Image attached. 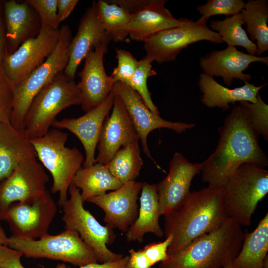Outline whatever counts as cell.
<instances>
[{"instance_id":"obj_35","label":"cell","mask_w":268,"mask_h":268,"mask_svg":"<svg viewBox=\"0 0 268 268\" xmlns=\"http://www.w3.org/2000/svg\"><path fill=\"white\" fill-rule=\"evenodd\" d=\"M118 64L111 76L115 82L128 85L138 66V61L128 51L116 48Z\"/></svg>"},{"instance_id":"obj_47","label":"cell","mask_w":268,"mask_h":268,"mask_svg":"<svg viewBox=\"0 0 268 268\" xmlns=\"http://www.w3.org/2000/svg\"><path fill=\"white\" fill-rule=\"evenodd\" d=\"M263 268H268V255L265 258L263 264Z\"/></svg>"},{"instance_id":"obj_7","label":"cell","mask_w":268,"mask_h":268,"mask_svg":"<svg viewBox=\"0 0 268 268\" xmlns=\"http://www.w3.org/2000/svg\"><path fill=\"white\" fill-rule=\"evenodd\" d=\"M58 43L53 53L39 67L13 87L10 123L23 129L24 117L34 98L58 74L66 68L69 58L72 33L69 26L62 25Z\"/></svg>"},{"instance_id":"obj_26","label":"cell","mask_w":268,"mask_h":268,"mask_svg":"<svg viewBox=\"0 0 268 268\" xmlns=\"http://www.w3.org/2000/svg\"><path fill=\"white\" fill-rule=\"evenodd\" d=\"M141 191L137 217L126 232L128 242H142L147 233H151L159 238L164 235L159 222L161 215L156 185L144 182Z\"/></svg>"},{"instance_id":"obj_28","label":"cell","mask_w":268,"mask_h":268,"mask_svg":"<svg viewBox=\"0 0 268 268\" xmlns=\"http://www.w3.org/2000/svg\"><path fill=\"white\" fill-rule=\"evenodd\" d=\"M268 251V214L256 229L244 235L241 248L231 262L233 268H263Z\"/></svg>"},{"instance_id":"obj_46","label":"cell","mask_w":268,"mask_h":268,"mask_svg":"<svg viewBox=\"0 0 268 268\" xmlns=\"http://www.w3.org/2000/svg\"><path fill=\"white\" fill-rule=\"evenodd\" d=\"M8 239L9 237L7 236L4 229L1 225L0 222V246H8Z\"/></svg>"},{"instance_id":"obj_29","label":"cell","mask_w":268,"mask_h":268,"mask_svg":"<svg viewBox=\"0 0 268 268\" xmlns=\"http://www.w3.org/2000/svg\"><path fill=\"white\" fill-rule=\"evenodd\" d=\"M247 32L256 41L257 56L268 50V0H249L241 11Z\"/></svg>"},{"instance_id":"obj_30","label":"cell","mask_w":268,"mask_h":268,"mask_svg":"<svg viewBox=\"0 0 268 268\" xmlns=\"http://www.w3.org/2000/svg\"><path fill=\"white\" fill-rule=\"evenodd\" d=\"M139 137L123 146L106 165L111 173L123 184L135 181L143 165Z\"/></svg>"},{"instance_id":"obj_39","label":"cell","mask_w":268,"mask_h":268,"mask_svg":"<svg viewBox=\"0 0 268 268\" xmlns=\"http://www.w3.org/2000/svg\"><path fill=\"white\" fill-rule=\"evenodd\" d=\"M172 240L173 236L169 235L166 237L163 241L149 243L142 249L152 266L157 263L164 261L168 258V249Z\"/></svg>"},{"instance_id":"obj_4","label":"cell","mask_w":268,"mask_h":268,"mask_svg":"<svg viewBox=\"0 0 268 268\" xmlns=\"http://www.w3.org/2000/svg\"><path fill=\"white\" fill-rule=\"evenodd\" d=\"M64 71L58 74L39 92L27 110L23 129L30 139L46 134L62 111L81 104L80 92L77 83Z\"/></svg>"},{"instance_id":"obj_16","label":"cell","mask_w":268,"mask_h":268,"mask_svg":"<svg viewBox=\"0 0 268 268\" xmlns=\"http://www.w3.org/2000/svg\"><path fill=\"white\" fill-rule=\"evenodd\" d=\"M108 51V45L102 44L85 58L83 68L78 73L77 83L81 95V106L85 113L103 103L112 91L115 82L105 71L103 58Z\"/></svg>"},{"instance_id":"obj_3","label":"cell","mask_w":268,"mask_h":268,"mask_svg":"<svg viewBox=\"0 0 268 268\" xmlns=\"http://www.w3.org/2000/svg\"><path fill=\"white\" fill-rule=\"evenodd\" d=\"M245 233L228 218L216 230L194 240L182 250L168 255L159 268H222L238 254Z\"/></svg>"},{"instance_id":"obj_23","label":"cell","mask_w":268,"mask_h":268,"mask_svg":"<svg viewBox=\"0 0 268 268\" xmlns=\"http://www.w3.org/2000/svg\"><path fill=\"white\" fill-rule=\"evenodd\" d=\"M37 158L34 147L23 129L10 121L0 124V183L22 161Z\"/></svg>"},{"instance_id":"obj_50","label":"cell","mask_w":268,"mask_h":268,"mask_svg":"<svg viewBox=\"0 0 268 268\" xmlns=\"http://www.w3.org/2000/svg\"></svg>"},{"instance_id":"obj_36","label":"cell","mask_w":268,"mask_h":268,"mask_svg":"<svg viewBox=\"0 0 268 268\" xmlns=\"http://www.w3.org/2000/svg\"><path fill=\"white\" fill-rule=\"evenodd\" d=\"M248 109L253 125L258 134L268 138V106L262 99L259 93L254 103L240 102Z\"/></svg>"},{"instance_id":"obj_5","label":"cell","mask_w":268,"mask_h":268,"mask_svg":"<svg viewBox=\"0 0 268 268\" xmlns=\"http://www.w3.org/2000/svg\"><path fill=\"white\" fill-rule=\"evenodd\" d=\"M68 135L67 133L55 128L50 129L41 137L30 139L37 158L52 175L51 192L59 193L60 206L67 200L73 178L84 162V157L78 148L66 146Z\"/></svg>"},{"instance_id":"obj_27","label":"cell","mask_w":268,"mask_h":268,"mask_svg":"<svg viewBox=\"0 0 268 268\" xmlns=\"http://www.w3.org/2000/svg\"><path fill=\"white\" fill-rule=\"evenodd\" d=\"M71 184L79 190L84 202L92 198L115 191L123 186L110 172L106 165L96 163L88 168L81 167L76 173Z\"/></svg>"},{"instance_id":"obj_48","label":"cell","mask_w":268,"mask_h":268,"mask_svg":"<svg viewBox=\"0 0 268 268\" xmlns=\"http://www.w3.org/2000/svg\"><path fill=\"white\" fill-rule=\"evenodd\" d=\"M232 261L229 262L227 263L223 268H233L231 263Z\"/></svg>"},{"instance_id":"obj_19","label":"cell","mask_w":268,"mask_h":268,"mask_svg":"<svg viewBox=\"0 0 268 268\" xmlns=\"http://www.w3.org/2000/svg\"><path fill=\"white\" fill-rule=\"evenodd\" d=\"M112 108L103 123L97 146L96 163L105 165L121 146L138 137L123 101L116 94Z\"/></svg>"},{"instance_id":"obj_2","label":"cell","mask_w":268,"mask_h":268,"mask_svg":"<svg viewBox=\"0 0 268 268\" xmlns=\"http://www.w3.org/2000/svg\"><path fill=\"white\" fill-rule=\"evenodd\" d=\"M228 218L222 189L208 187L191 193L179 208L165 216L164 235L173 236L168 254L182 250L195 239L218 228Z\"/></svg>"},{"instance_id":"obj_15","label":"cell","mask_w":268,"mask_h":268,"mask_svg":"<svg viewBox=\"0 0 268 268\" xmlns=\"http://www.w3.org/2000/svg\"><path fill=\"white\" fill-rule=\"evenodd\" d=\"M201 172V163H191L181 153H175L168 174L156 185L160 215H168L183 204L191 193L193 178Z\"/></svg>"},{"instance_id":"obj_1","label":"cell","mask_w":268,"mask_h":268,"mask_svg":"<svg viewBox=\"0 0 268 268\" xmlns=\"http://www.w3.org/2000/svg\"><path fill=\"white\" fill-rule=\"evenodd\" d=\"M219 139L215 151L201 163L202 180L208 187L222 189L241 164L252 163L264 168L267 156L260 147L248 109L244 105H235L218 129Z\"/></svg>"},{"instance_id":"obj_20","label":"cell","mask_w":268,"mask_h":268,"mask_svg":"<svg viewBox=\"0 0 268 268\" xmlns=\"http://www.w3.org/2000/svg\"><path fill=\"white\" fill-rule=\"evenodd\" d=\"M254 62L268 65V57L253 56L228 46L222 50L213 51L202 57L200 66L203 73L210 76H220L228 87L234 79L249 81L252 76L244 72Z\"/></svg>"},{"instance_id":"obj_38","label":"cell","mask_w":268,"mask_h":268,"mask_svg":"<svg viewBox=\"0 0 268 268\" xmlns=\"http://www.w3.org/2000/svg\"><path fill=\"white\" fill-rule=\"evenodd\" d=\"M13 86L0 67V124L10 121L12 110Z\"/></svg>"},{"instance_id":"obj_21","label":"cell","mask_w":268,"mask_h":268,"mask_svg":"<svg viewBox=\"0 0 268 268\" xmlns=\"http://www.w3.org/2000/svg\"><path fill=\"white\" fill-rule=\"evenodd\" d=\"M111 41L96 14L93 1L80 19L77 33L72 38L65 74L74 79L77 68L86 56L96 47L108 45Z\"/></svg>"},{"instance_id":"obj_11","label":"cell","mask_w":268,"mask_h":268,"mask_svg":"<svg viewBox=\"0 0 268 268\" xmlns=\"http://www.w3.org/2000/svg\"><path fill=\"white\" fill-rule=\"evenodd\" d=\"M57 211L56 203L46 190L39 195L12 203L3 220L9 223L12 236L36 240L48 234Z\"/></svg>"},{"instance_id":"obj_40","label":"cell","mask_w":268,"mask_h":268,"mask_svg":"<svg viewBox=\"0 0 268 268\" xmlns=\"http://www.w3.org/2000/svg\"><path fill=\"white\" fill-rule=\"evenodd\" d=\"M23 255L20 251L0 246V268H25L20 260Z\"/></svg>"},{"instance_id":"obj_37","label":"cell","mask_w":268,"mask_h":268,"mask_svg":"<svg viewBox=\"0 0 268 268\" xmlns=\"http://www.w3.org/2000/svg\"><path fill=\"white\" fill-rule=\"evenodd\" d=\"M37 13L41 25L54 29H59L60 23L57 15L58 0H26Z\"/></svg>"},{"instance_id":"obj_25","label":"cell","mask_w":268,"mask_h":268,"mask_svg":"<svg viewBox=\"0 0 268 268\" xmlns=\"http://www.w3.org/2000/svg\"><path fill=\"white\" fill-rule=\"evenodd\" d=\"M244 82V85L231 89L223 86L213 77L202 72L200 75L198 82L200 90L203 93L200 100L208 108L217 107L223 111L229 109V104H234L236 102L255 103L259 91L267 84L255 86L249 81Z\"/></svg>"},{"instance_id":"obj_49","label":"cell","mask_w":268,"mask_h":268,"mask_svg":"<svg viewBox=\"0 0 268 268\" xmlns=\"http://www.w3.org/2000/svg\"><path fill=\"white\" fill-rule=\"evenodd\" d=\"M56 268H67V267L64 264H59L57 266Z\"/></svg>"},{"instance_id":"obj_14","label":"cell","mask_w":268,"mask_h":268,"mask_svg":"<svg viewBox=\"0 0 268 268\" xmlns=\"http://www.w3.org/2000/svg\"><path fill=\"white\" fill-rule=\"evenodd\" d=\"M112 91L123 101L141 141L144 153L158 168L161 169L152 157L149 150L147 142L148 134L151 131L160 128L172 130L180 134L194 128L195 125L166 121L160 116L154 114L149 110L137 92L123 83L115 82Z\"/></svg>"},{"instance_id":"obj_10","label":"cell","mask_w":268,"mask_h":268,"mask_svg":"<svg viewBox=\"0 0 268 268\" xmlns=\"http://www.w3.org/2000/svg\"><path fill=\"white\" fill-rule=\"evenodd\" d=\"M181 20L179 25L157 32L143 42L145 56L152 62L173 61L182 50L199 41L224 43L218 33L207 26L205 18L201 16L196 21L181 18Z\"/></svg>"},{"instance_id":"obj_9","label":"cell","mask_w":268,"mask_h":268,"mask_svg":"<svg viewBox=\"0 0 268 268\" xmlns=\"http://www.w3.org/2000/svg\"><path fill=\"white\" fill-rule=\"evenodd\" d=\"M69 198L61 206L62 220L66 230L77 232L83 241L94 251L97 261L101 263L112 262L122 258V254L112 252L107 245L112 243L116 235L114 228L101 225L88 210L84 208L80 190L71 184Z\"/></svg>"},{"instance_id":"obj_6","label":"cell","mask_w":268,"mask_h":268,"mask_svg":"<svg viewBox=\"0 0 268 268\" xmlns=\"http://www.w3.org/2000/svg\"><path fill=\"white\" fill-rule=\"evenodd\" d=\"M268 193V171L252 163L241 164L222 189L227 216L241 226H250L258 203Z\"/></svg>"},{"instance_id":"obj_22","label":"cell","mask_w":268,"mask_h":268,"mask_svg":"<svg viewBox=\"0 0 268 268\" xmlns=\"http://www.w3.org/2000/svg\"><path fill=\"white\" fill-rule=\"evenodd\" d=\"M7 53L11 54L26 40L39 33L41 23L36 11L25 0L3 2Z\"/></svg>"},{"instance_id":"obj_12","label":"cell","mask_w":268,"mask_h":268,"mask_svg":"<svg viewBox=\"0 0 268 268\" xmlns=\"http://www.w3.org/2000/svg\"><path fill=\"white\" fill-rule=\"evenodd\" d=\"M60 29L41 25L38 34L23 42L2 64L3 71L13 87L41 65L55 50L60 38Z\"/></svg>"},{"instance_id":"obj_24","label":"cell","mask_w":268,"mask_h":268,"mask_svg":"<svg viewBox=\"0 0 268 268\" xmlns=\"http://www.w3.org/2000/svg\"><path fill=\"white\" fill-rule=\"evenodd\" d=\"M165 0H150L149 3L131 14L126 31L133 40L144 42L154 34L179 25L181 18H175L165 7Z\"/></svg>"},{"instance_id":"obj_43","label":"cell","mask_w":268,"mask_h":268,"mask_svg":"<svg viewBox=\"0 0 268 268\" xmlns=\"http://www.w3.org/2000/svg\"><path fill=\"white\" fill-rule=\"evenodd\" d=\"M78 2V0H58L57 15L60 23L69 16Z\"/></svg>"},{"instance_id":"obj_45","label":"cell","mask_w":268,"mask_h":268,"mask_svg":"<svg viewBox=\"0 0 268 268\" xmlns=\"http://www.w3.org/2000/svg\"><path fill=\"white\" fill-rule=\"evenodd\" d=\"M2 2L0 1V67L2 66V62L8 54L5 29L2 16Z\"/></svg>"},{"instance_id":"obj_17","label":"cell","mask_w":268,"mask_h":268,"mask_svg":"<svg viewBox=\"0 0 268 268\" xmlns=\"http://www.w3.org/2000/svg\"><path fill=\"white\" fill-rule=\"evenodd\" d=\"M115 95L112 91L103 103L83 115L76 118L56 120L52 125L54 128L69 131L79 139L85 153L82 166L83 168L96 163L95 150L103 123L113 107Z\"/></svg>"},{"instance_id":"obj_31","label":"cell","mask_w":268,"mask_h":268,"mask_svg":"<svg viewBox=\"0 0 268 268\" xmlns=\"http://www.w3.org/2000/svg\"><path fill=\"white\" fill-rule=\"evenodd\" d=\"M96 14L111 40L123 42L128 36L126 27L131 14L124 8L106 0L94 1Z\"/></svg>"},{"instance_id":"obj_34","label":"cell","mask_w":268,"mask_h":268,"mask_svg":"<svg viewBox=\"0 0 268 268\" xmlns=\"http://www.w3.org/2000/svg\"><path fill=\"white\" fill-rule=\"evenodd\" d=\"M245 2L242 0H207L203 5H198L197 11L207 20L216 15H234L241 12Z\"/></svg>"},{"instance_id":"obj_18","label":"cell","mask_w":268,"mask_h":268,"mask_svg":"<svg viewBox=\"0 0 268 268\" xmlns=\"http://www.w3.org/2000/svg\"><path fill=\"white\" fill-rule=\"evenodd\" d=\"M142 186L141 182H130L113 192L91 198L87 201L104 211V221L107 225L126 232L137 217V201Z\"/></svg>"},{"instance_id":"obj_8","label":"cell","mask_w":268,"mask_h":268,"mask_svg":"<svg viewBox=\"0 0 268 268\" xmlns=\"http://www.w3.org/2000/svg\"><path fill=\"white\" fill-rule=\"evenodd\" d=\"M27 258L61 261L81 267L98 263L93 249L76 231L65 229L57 235L49 234L38 240L9 237L8 246Z\"/></svg>"},{"instance_id":"obj_33","label":"cell","mask_w":268,"mask_h":268,"mask_svg":"<svg viewBox=\"0 0 268 268\" xmlns=\"http://www.w3.org/2000/svg\"><path fill=\"white\" fill-rule=\"evenodd\" d=\"M152 63L146 56L139 60L136 70L127 85L137 92L152 113L160 116L157 107L152 101L147 85V78L157 74L152 68Z\"/></svg>"},{"instance_id":"obj_42","label":"cell","mask_w":268,"mask_h":268,"mask_svg":"<svg viewBox=\"0 0 268 268\" xmlns=\"http://www.w3.org/2000/svg\"><path fill=\"white\" fill-rule=\"evenodd\" d=\"M107 1L117 4L132 14L146 6L149 3L150 0H107Z\"/></svg>"},{"instance_id":"obj_32","label":"cell","mask_w":268,"mask_h":268,"mask_svg":"<svg viewBox=\"0 0 268 268\" xmlns=\"http://www.w3.org/2000/svg\"><path fill=\"white\" fill-rule=\"evenodd\" d=\"M244 24L240 12L223 20H212L209 27L211 30L218 33L224 43L225 42L228 46L242 47L248 54L256 56V44L250 39L247 32L242 28Z\"/></svg>"},{"instance_id":"obj_41","label":"cell","mask_w":268,"mask_h":268,"mask_svg":"<svg viewBox=\"0 0 268 268\" xmlns=\"http://www.w3.org/2000/svg\"><path fill=\"white\" fill-rule=\"evenodd\" d=\"M129 252L128 268H152V265L143 249L135 251L131 249Z\"/></svg>"},{"instance_id":"obj_44","label":"cell","mask_w":268,"mask_h":268,"mask_svg":"<svg viewBox=\"0 0 268 268\" xmlns=\"http://www.w3.org/2000/svg\"><path fill=\"white\" fill-rule=\"evenodd\" d=\"M129 256L123 257L121 259L117 261L103 263L99 264L98 263H90L81 267L78 268H128V262ZM67 268H71L68 267Z\"/></svg>"},{"instance_id":"obj_13","label":"cell","mask_w":268,"mask_h":268,"mask_svg":"<svg viewBox=\"0 0 268 268\" xmlns=\"http://www.w3.org/2000/svg\"><path fill=\"white\" fill-rule=\"evenodd\" d=\"M49 177L37 158L22 161L0 183V220L12 203L39 195L46 190Z\"/></svg>"}]
</instances>
